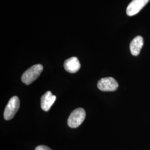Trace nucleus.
I'll use <instances>...</instances> for the list:
<instances>
[{"instance_id":"nucleus-7","label":"nucleus","mask_w":150,"mask_h":150,"mask_svg":"<svg viewBox=\"0 0 150 150\" xmlns=\"http://www.w3.org/2000/svg\"><path fill=\"white\" fill-rule=\"evenodd\" d=\"M64 68L66 71L71 74L78 72L81 67L79 60L76 57H72L66 59L64 62Z\"/></svg>"},{"instance_id":"nucleus-8","label":"nucleus","mask_w":150,"mask_h":150,"mask_svg":"<svg viewBox=\"0 0 150 150\" xmlns=\"http://www.w3.org/2000/svg\"><path fill=\"white\" fill-rule=\"evenodd\" d=\"M144 45V39L142 37L138 36L134 38L129 45L131 53L134 56L139 55L141 50Z\"/></svg>"},{"instance_id":"nucleus-3","label":"nucleus","mask_w":150,"mask_h":150,"mask_svg":"<svg viewBox=\"0 0 150 150\" xmlns=\"http://www.w3.org/2000/svg\"><path fill=\"white\" fill-rule=\"evenodd\" d=\"M20 105L18 97L13 96L11 97L8 102L4 113V117L8 121L13 118L18 111Z\"/></svg>"},{"instance_id":"nucleus-5","label":"nucleus","mask_w":150,"mask_h":150,"mask_svg":"<svg viewBox=\"0 0 150 150\" xmlns=\"http://www.w3.org/2000/svg\"><path fill=\"white\" fill-rule=\"evenodd\" d=\"M149 1L150 0H132L127 7V15L132 16L137 14Z\"/></svg>"},{"instance_id":"nucleus-4","label":"nucleus","mask_w":150,"mask_h":150,"mask_svg":"<svg viewBox=\"0 0 150 150\" xmlns=\"http://www.w3.org/2000/svg\"><path fill=\"white\" fill-rule=\"evenodd\" d=\"M97 87L102 91H116L118 88V83L114 78L108 77L102 78L98 81Z\"/></svg>"},{"instance_id":"nucleus-2","label":"nucleus","mask_w":150,"mask_h":150,"mask_svg":"<svg viewBox=\"0 0 150 150\" xmlns=\"http://www.w3.org/2000/svg\"><path fill=\"white\" fill-rule=\"evenodd\" d=\"M86 117V112L82 108H78L73 111L68 118L67 123L71 128H77L83 122Z\"/></svg>"},{"instance_id":"nucleus-9","label":"nucleus","mask_w":150,"mask_h":150,"mask_svg":"<svg viewBox=\"0 0 150 150\" xmlns=\"http://www.w3.org/2000/svg\"><path fill=\"white\" fill-rule=\"evenodd\" d=\"M35 150H52L50 148H49L46 146H44V145H40L38 146Z\"/></svg>"},{"instance_id":"nucleus-6","label":"nucleus","mask_w":150,"mask_h":150,"mask_svg":"<svg viewBox=\"0 0 150 150\" xmlns=\"http://www.w3.org/2000/svg\"><path fill=\"white\" fill-rule=\"evenodd\" d=\"M56 100V97L51 91L46 92L41 97V108L45 111H48Z\"/></svg>"},{"instance_id":"nucleus-1","label":"nucleus","mask_w":150,"mask_h":150,"mask_svg":"<svg viewBox=\"0 0 150 150\" xmlns=\"http://www.w3.org/2000/svg\"><path fill=\"white\" fill-rule=\"evenodd\" d=\"M43 66L41 64H35L26 70L22 76V82L28 85L36 80L43 71Z\"/></svg>"}]
</instances>
